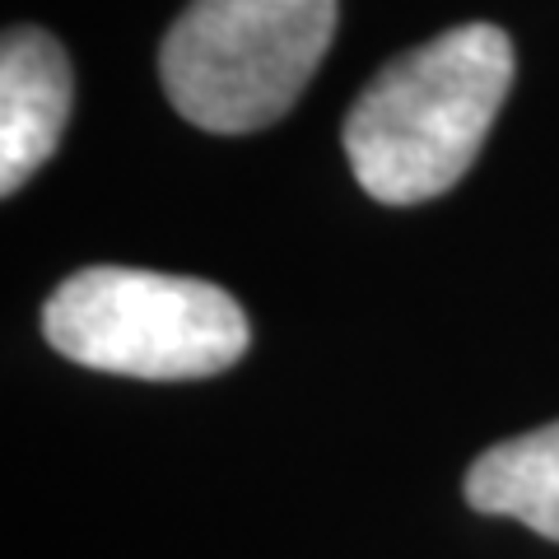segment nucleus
<instances>
[{"label":"nucleus","mask_w":559,"mask_h":559,"mask_svg":"<svg viewBox=\"0 0 559 559\" xmlns=\"http://www.w3.org/2000/svg\"><path fill=\"white\" fill-rule=\"evenodd\" d=\"M51 349L121 378H210L248 349V318L219 285L135 266L70 275L43 308Z\"/></svg>","instance_id":"3"},{"label":"nucleus","mask_w":559,"mask_h":559,"mask_svg":"<svg viewBox=\"0 0 559 559\" xmlns=\"http://www.w3.org/2000/svg\"><path fill=\"white\" fill-rule=\"evenodd\" d=\"M70 117V61L43 28H10L0 43V191L14 197L38 173Z\"/></svg>","instance_id":"4"},{"label":"nucleus","mask_w":559,"mask_h":559,"mask_svg":"<svg viewBox=\"0 0 559 559\" xmlns=\"http://www.w3.org/2000/svg\"><path fill=\"white\" fill-rule=\"evenodd\" d=\"M331 33L336 0H191L159 51L164 94L201 131H261L308 90Z\"/></svg>","instance_id":"2"},{"label":"nucleus","mask_w":559,"mask_h":559,"mask_svg":"<svg viewBox=\"0 0 559 559\" xmlns=\"http://www.w3.org/2000/svg\"><path fill=\"white\" fill-rule=\"evenodd\" d=\"M513 84V43L462 24L382 66L345 117V159L382 205H415L476 164Z\"/></svg>","instance_id":"1"},{"label":"nucleus","mask_w":559,"mask_h":559,"mask_svg":"<svg viewBox=\"0 0 559 559\" xmlns=\"http://www.w3.org/2000/svg\"><path fill=\"white\" fill-rule=\"evenodd\" d=\"M466 499L476 513L518 518L559 540V419L489 448L466 471Z\"/></svg>","instance_id":"5"}]
</instances>
